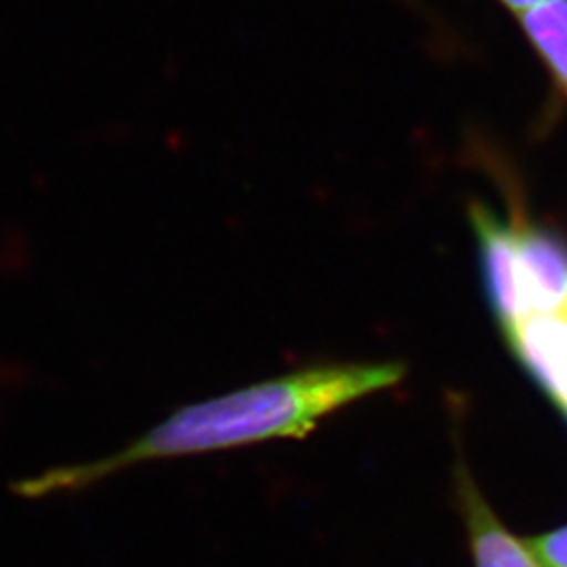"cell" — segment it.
Segmentation results:
<instances>
[{
  "instance_id": "5b68a950",
  "label": "cell",
  "mask_w": 567,
  "mask_h": 567,
  "mask_svg": "<svg viewBox=\"0 0 567 567\" xmlns=\"http://www.w3.org/2000/svg\"><path fill=\"white\" fill-rule=\"evenodd\" d=\"M529 41L567 93V0H545L522 13Z\"/></svg>"
},
{
  "instance_id": "8992f818",
  "label": "cell",
  "mask_w": 567,
  "mask_h": 567,
  "mask_svg": "<svg viewBox=\"0 0 567 567\" xmlns=\"http://www.w3.org/2000/svg\"><path fill=\"white\" fill-rule=\"evenodd\" d=\"M545 567H567V526L526 540Z\"/></svg>"
},
{
  "instance_id": "52a82bcc",
  "label": "cell",
  "mask_w": 567,
  "mask_h": 567,
  "mask_svg": "<svg viewBox=\"0 0 567 567\" xmlns=\"http://www.w3.org/2000/svg\"><path fill=\"white\" fill-rule=\"evenodd\" d=\"M505 4H507L511 11H515V13H526L529 9H534L536 4H540V2H545V0H503Z\"/></svg>"
},
{
  "instance_id": "6da1fadb",
  "label": "cell",
  "mask_w": 567,
  "mask_h": 567,
  "mask_svg": "<svg viewBox=\"0 0 567 567\" xmlns=\"http://www.w3.org/2000/svg\"><path fill=\"white\" fill-rule=\"evenodd\" d=\"M402 377L404 365L395 362L295 370L200 404L185 405L105 458L42 471L21 480L13 489L25 498H41L97 484L140 463L224 452L271 440H299L328 414L398 385Z\"/></svg>"
},
{
  "instance_id": "277c9868",
  "label": "cell",
  "mask_w": 567,
  "mask_h": 567,
  "mask_svg": "<svg viewBox=\"0 0 567 567\" xmlns=\"http://www.w3.org/2000/svg\"><path fill=\"white\" fill-rule=\"evenodd\" d=\"M461 492L475 567H545L526 540L515 538L503 526L473 482L463 480Z\"/></svg>"
},
{
  "instance_id": "3957f363",
  "label": "cell",
  "mask_w": 567,
  "mask_h": 567,
  "mask_svg": "<svg viewBox=\"0 0 567 567\" xmlns=\"http://www.w3.org/2000/svg\"><path fill=\"white\" fill-rule=\"evenodd\" d=\"M505 334L522 364L567 414V307L511 326Z\"/></svg>"
},
{
  "instance_id": "7a4b0ae2",
  "label": "cell",
  "mask_w": 567,
  "mask_h": 567,
  "mask_svg": "<svg viewBox=\"0 0 567 567\" xmlns=\"http://www.w3.org/2000/svg\"><path fill=\"white\" fill-rule=\"evenodd\" d=\"M487 301L503 330L567 307V244L534 225L473 210Z\"/></svg>"
}]
</instances>
